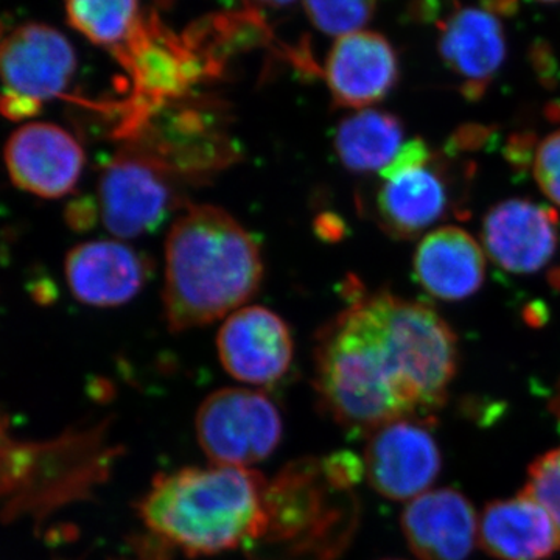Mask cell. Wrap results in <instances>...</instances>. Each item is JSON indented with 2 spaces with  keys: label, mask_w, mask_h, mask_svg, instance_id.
Here are the masks:
<instances>
[{
  "label": "cell",
  "mask_w": 560,
  "mask_h": 560,
  "mask_svg": "<svg viewBox=\"0 0 560 560\" xmlns=\"http://www.w3.org/2000/svg\"><path fill=\"white\" fill-rule=\"evenodd\" d=\"M456 368L451 326L429 305L388 291L350 302L316 341L315 385L324 410L357 433L440 410Z\"/></svg>",
  "instance_id": "1"
},
{
  "label": "cell",
  "mask_w": 560,
  "mask_h": 560,
  "mask_svg": "<svg viewBox=\"0 0 560 560\" xmlns=\"http://www.w3.org/2000/svg\"><path fill=\"white\" fill-rule=\"evenodd\" d=\"M261 279L256 238L226 210L190 206L165 243V323L172 331L215 323L256 296Z\"/></svg>",
  "instance_id": "2"
},
{
  "label": "cell",
  "mask_w": 560,
  "mask_h": 560,
  "mask_svg": "<svg viewBox=\"0 0 560 560\" xmlns=\"http://www.w3.org/2000/svg\"><path fill=\"white\" fill-rule=\"evenodd\" d=\"M151 533L190 556L235 550L270 526L268 489L246 467H187L160 475L139 501Z\"/></svg>",
  "instance_id": "3"
},
{
  "label": "cell",
  "mask_w": 560,
  "mask_h": 560,
  "mask_svg": "<svg viewBox=\"0 0 560 560\" xmlns=\"http://www.w3.org/2000/svg\"><path fill=\"white\" fill-rule=\"evenodd\" d=\"M70 40L46 24H24L0 40V114L10 120L35 116L61 97L75 75Z\"/></svg>",
  "instance_id": "4"
},
{
  "label": "cell",
  "mask_w": 560,
  "mask_h": 560,
  "mask_svg": "<svg viewBox=\"0 0 560 560\" xmlns=\"http://www.w3.org/2000/svg\"><path fill=\"white\" fill-rule=\"evenodd\" d=\"M114 57L130 73L136 91L125 135L138 131L153 109L183 97L202 77L212 73L189 39L176 36L156 16L142 20Z\"/></svg>",
  "instance_id": "5"
},
{
  "label": "cell",
  "mask_w": 560,
  "mask_h": 560,
  "mask_svg": "<svg viewBox=\"0 0 560 560\" xmlns=\"http://www.w3.org/2000/svg\"><path fill=\"white\" fill-rule=\"evenodd\" d=\"M175 176L139 149L114 156L102 168L94 202L103 226L120 238L142 237L160 230L179 202Z\"/></svg>",
  "instance_id": "6"
},
{
  "label": "cell",
  "mask_w": 560,
  "mask_h": 560,
  "mask_svg": "<svg viewBox=\"0 0 560 560\" xmlns=\"http://www.w3.org/2000/svg\"><path fill=\"white\" fill-rule=\"evenodd\" d=\"M282 434V416L260 390L219 389L198 410V441L206 456L219 466L248 469L272 455Z\"/></svg>",
  "instance_id": "7"
},
{
  "label": "cell",
  "mask_w": 560,
  "mask_h": 560,
  "mask_svg": "<svg viewBox=\"0 0 560 560\" xmlns=\"http://www.w3.org/2000/svg\"><path fill=\"white\" fill-rule=\"evenodd\" d=\"M512 0H481L478 5L452 2L436 21L438 54L470 101L485 95L506 60L503 11Z\"/></svg>",
  "instance_id": "8"
},
{
  "label": "cell",
  "mask_w": 560,
  "mask_h": 560,
  "mask_svg": "<svg viewBox=\"0 0 560 560\" xmlns=\"http://www.w3.org/2000/svg\"><path fill=\"white\" fill-rule=\"evenodd\" d=\"M381 176L375 209L393 237H416L447 217L451 189L436 167V156L422 139L404 143Z\"/></svg>",
  "instance_id": "9"
},
{
  "label": "cell",
  "mask_w": 560,
  "mask_h": 560,
  "mask_svg": "<svg viewBox=\"0 0 560 560\" xmlns=\"http://www.w3.org/2000/svg\"><path fill=\"white\" fill-rule=\"evenodd\" d=\"M364 471L375 492L411 501L430 490L441 470V452L422 420L401 418L370 433Z\"/></svg>",
  "instance_id": "10"
},
{
  "label": "cell",
  "mask_w": 560,
  "mask_h": 560,
  "mask_svg": "<svg viewBox=\"0 0 560 560\" xmlns=\"http://www.w3.org/2000/svg\"><path fill=\"white\" fill-rule=\"evenodd\" d=\"M217 349L221 364L235 381L268 386L289 372L294 346L290 327L278 313L250 305L228 316Z\"/></svg>",
  "instance_id": "11"
},
{
  "label": "cell",
  "mask_w": 560,
  "mask_h": 560,
  "mask_svg": "<svg viewBox=\"0 0 560 560\" xmlns=\"http://www.w3.org/2000/svg\"><path fill=\"white\" fill-rule=\"evenodd\" d=\"M3 154L14 186L46 200H58L75 189L86 162L79 140L44 121L18 128Z\"/></svg>",
  "instance_id": "12"
},
{
  "label": "cell",
  "mask_w": 560,
  "mask_h": 560,
  "mask_svg": "<svg viewBox=\"0 0 560 560\" xmlns=\"http://www.w3.org/2000/svg\"><path fill=\"white\" fill-rule=\"evenodd\" d=\"M560 219L555 209L529 200H508L489 210L482 243L501 268L514 275L539 271L555 256Z\"/></svg>",
  "instance_id": "13"
},
{
  "label": "cell",
  "mask_w": 560,
  "mask_h": 560,
  "mask_svg": "<svg viewBox=\"0 0 560 560\" xmlns=\"http://www.w3.org/2000/svg\"><path fill=\"white\" fill-rule=\"evenodd\" d=\"M324 75L335 105L363 109L396 88L399 58L381 33H350L331 47Z\"/></svg>",
  "instance_id": "14"
},
{
  "label": "cell",
  "mask_w": 560,
  "mask_h": 560,
  "mask_svg": "<svg viewBox=\"0 0 560 560\" xmlns=\"http://www.w3.org/2000/svg\"><path fill=\"white\" fill-rule=\"evenodd\" d=\"M400 526L420 560H466L478 544L477 512L455 489H430L408 501Z\"/></svg>",
  "instance_id": "15"
},
{
  "label": "cell",
  "mask_w": 560,
  "mask_h": 560,
  "mask_svg": "<svg viewBox=\"0 0 560 560\" xmlns=\"http://www.w3.org/2000/svg\"><path fill=\"white\" fill-rule=\"evenodd\" d=\"M65 272L75 300L92 307L127 304L151 275L145 256L114 241L80 243L66 257Z\"/></svg>",
  "instance_id": "16"
},
{
  "label": "cell",
  "mask_w": 560,
  "mask_h": 560,
  "mask_svg": "<svg viewBox=\"0 0 560 560\" xmlns=\"http://www.w3.org/2000/svg\"><path fill=\"white\" fill-rule=\"evenodd\" d=\"M478 545L499 560H545L560 550L548 512L525 492L489 503L478 515Z\"/></svg>",
  "instance_id": "17"
},
{
  "label": "cell",
  "mask_w": 560,
  "mask_h": 560,
  "mask_svg": "<svg viewBox=\"0 0 560 560\" xmlns=\"http://www.w3.org/2000/svg\"><path fill=\"white\" fill-rule=\"evenodd\" d=\"M415 275L420 285L438 300H466L485 282V253L469 232L442 226L419 243Z\"/></svg>",
  "instance_id": "18"
},
{
  "label": "cell",
  "mask_w": 560,
  "mask_h": 560,
  "mask_svg": "<svg viewBox=\"0 0 560 560\" xmlns=\"http://www.w3.org/2000/svg\"><path fill=\"white\" fill-rule=\"evenodd\" d=\"M338 160L353 173L382 172L404 147V125L394 114L360 109L335 132Z\"/></svg>",
  "instance_id": "19"
},
{
  "label": "cell",
  "mask_w": 560,
  "mask_h": 560,
  "mask_svg": "<svg viewBox=\"0 0 560 560\" xmlns=\"http://www.w3.org/2000/svg\"><path fill=\"white\" fill-rule=\"evenodd\" d=\"M69 24L84 38L116 54L138 31L139 0H66Z\"/></svg>",
  "instance_id": "20"
},
{
  "label": "cell",
  "mask_w": 560,
  "mask_h": 560,
  "mask_svg": "<svg viewBox=\"0 0 560 560\" xmlns=\"http://www.w3.org/2000/svg\"><path fill=\"white\" fill-rule=\"evenodd\" d=\"M375 5L377 0H304L308 20L330 36L360 32L374 16Z\"/></svg>",
  "instance_id": "21"
},
{
  "label": "cell",
  "mask_w": 560,
  "mask_h": 560,
  "mask_svg": "<svg viewBox=\"0 0 560 560\" xmlns=\"http://www.w3.org/2000/svg\"><path fill=\"white\" fill-rule=\"evenodd\" d=\"M522 492L548 512L560 534V447L534 460Z\"/></svg>",
  "instance_id": "22"
},
{
  "label": "cell",
  "mask_w": 560,
  "mask_h": 560,
  "mask_svg": "<svg viewBox=\"0 0 560 560\" xmlns=\"http://www.w3.org/2000/svg\"><path fill=\"white\" fill-rule=\"evenodd\" d=\"M534 178L545 197L560 206V130L551 132L537 147Z\"/></svg>",
  "instance_id": "23"
},
{
  "label": "cell",
  "mask_w": 560,
  "mask_h": 560,
  "mask_svg": "<svg viewBox=\"0 0 560 560\" xmlns=\"http://www.w3.org/2000/svg\"><path fill=\"white\" fill-rule=\"evenodd\" d=\"M249 9L253 7H268V9H283V7H289L294 0H248Z\"/></svg>",
  "instance_id": "24"
},
{
  "label": "cell",
  "mask_w": 560,
  "mask_h": 560,
  "mask_svg": "<svg viewBox=\"0 0 560 560\" xmlns=\"http://www.w3.org/2000/svg\"><path fill=\"white\" fill-rule=\"evenodd\" d=\"M537 2H541V3H559L560 0H537Z\"/></svg>",
  "instance_id": "25"
}]
</instances>
